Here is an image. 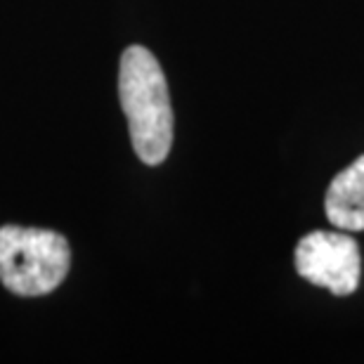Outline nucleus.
Returning a JSON list of instances; mask_svg holds the SVG:
<instances>
[{
  "mask_svg": "<svg viewBox=\"0 0 364 364\" xmlns=\"http://www.w3.org/2000/svg\"><path fill=\"white\" fill-rule=\"evenodd\" d=\"M119 100L142 164L159 166L173 147V107L164 69L142 46H130L119 64Z\"/></svg>",
  "mask_w": 364,
  "mask_h": 364,
  "instance_id": "f257e3e1",
  "label": "nucleus"
},
{
  "mask_svg": "<svg viewBox=\"0 0 364 364\" xmlns=\"http://www.w3.org/2000/svg\"><path fill=\"white\" fill-rule=\"evenodd\" d=\"M71 265L67 239L53 230L0 228V282L17 296H46L64 282Z\"/></svg>",
  "mask_w": 364,
  "mask_h": 364,
  "instance_id": "f03ea898",
  "label": "nucleus"
},
{
  "mask_svg": "<svg viewBox=\"0 0 364 364\" xmlns=\"http://www.w3.org/2000/svg\"><path fill=\"white\" fill-rule=\"evenodd\" d=\"M296 272L333 296H350L360 287V246L343 232H310L296 246Z\"/></svg>",
  "mask_w": 364,
  "mask_h": 364,
  "instance_id": "7ed1b4c3",
  "label": "nucleus"
},
{
  "mask_svg": "<svg viewBox=\"0 0 364 364\" xmlns=\"http://www.w3.org/2000/svg\"><path fill=\"white\" fill-rule=\"evenodd\" d=\"M324 210L333 228L343 232L364 230V154L331 180Z\"/></svg>",
  "mask_w": 364,
  "mask_h": 364,
  "instance_id": "20e7f679",
  "label": "nucleus"
}]
</instances>
